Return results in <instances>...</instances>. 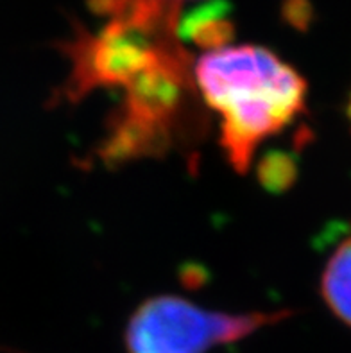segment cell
<instances>
[{
	"label": "cell",
	"mask_w": 351,
	"mask_h": 353,
	"mask_svg": "<svg viewBox=\"0 0 351 353\" xmlns=\"http://www.w3.org/2000/svg\"><path fill=\"white\" fill-rule=\"evenodd\" d=\"M194 83L221 119V148L237 172H245L260 143L305 110V79L258 45L208 50L194 65Z\"/></svg>",
	"instance_id": "obj_1"
},
{
	"label": "cell",
	"mask_w": 351,
	"mask_h": 353,
	"mask_svg": "<svg viewBox=\"0 0 351 353\" xmlns=\"http://www.w3.org/2000/svg\"><path fill=\"white\" fill-rule=\"evenodd\" d=\"M287 318L289 310L226 314L201 309L179 296H152L129 319L126 348L128 353H208Z\"/></svg>",
	"instance_id": "obj_2"
},
{
	"label": "cell",
	"mask_w": 351,
	"mask_h": 353,
	"mask_svg": "<svg viewBox=\"0 0 351 353\" xmlns=\"http://www.w3.org/2000/svg\"><path fill=\"white\" fill-rule=\"evenodd\" d=\"M321 292L332 312L351 327V237L330 256L321 276Z\"/></svg>",
	"instance_id": "obj_3"
},
{
	"label": "cell",
	"mask_w": 351,
	"mask_h": 353,
	"mask_svg": "<svg viewBox=\"0 0 351 353\" xmlns=\"http://www.w3.org/2000/svg\"><path fill=\"white\" fill-rule=\"evenodd\" d=\"M263 170H265V183H269V187L274 188V190H281V188H287L296 178V165L290 161L289 157H281V154H276L271 158L269 163H263Z\"/></svg>",
	"instance_id": "obj_4"
},
{
	"label": "cell",
	"mask_w": 351,
	"mask_h": 353,
	"mask_svg": "<svg viewBox=\"0 0 351 353\" xmlns=\"http://www.w3.org/2000/svg\"><path fill=\"white\" fill-rule=\"evenodd\" d=\"M348 113H350V119H351V103H350V110H348Z\"/></svg>",
	"instance_id": "obj_5"
},
{
	"label": "cell",
	"mask_w": 351,
	"mask_h": 353,
	"mask_svg": "<svg viewBox=\"0 0 351 353\" xmlns=\"http://www.w3.org/2000/svg\"><path fill=\"white\" fill-rule=\"evenodd\" d=\"M178 2H181V0H178Z\"/></svg>",
	"instance_id": "obj_6"
}]
</instances>
